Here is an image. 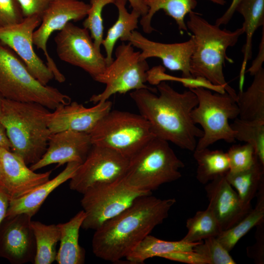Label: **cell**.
<instances>
[{
  "instance_id": "obj_1",
  "label": "cell",
  "mask_w": 264,
  "mask_h": 264,
  "mask_svg": "<svg viewBox=\"0 0 264 264\" xmlns=\"http://www.w3.org/2000/svg\"><path fill=\"white\" fill-rule=\"evenodd\" d=\"M156 86L158 95L141 88L132 91L130 97L156 137L194 151L197 138L203 133L191 117V112L198 103L196 95L189 89L177 92L165 81Z\"/></svg>"
},
{
  "instance_id": "obj_2",
  "label": "cell",
  "mask_w": 264,
  "mask_h": 264,
  "mask_svg": "<svg viewBox=\"0 0 264 264\" xmlns=\"http://www.w3.org/2000/svg\"><path fill=\"white\" fill-rule=\"evenodd\" d=\"M176 202L152 194L143 196L123 212L95 230L92 250L97 257L112 263L119 261L158 225L162 223Z\"/></svg>"
},
{
  "instance_id": "obj_3",
  "label": "cell",
  "mask_w": 264,
  "mask_h": 264,
  "mask_svg": "<svg viewBox=\"0 0 264 264\" xmlns=\"http://www.w3.org/2000/svg\"><path fill=\"white\" fill-rule=\"evenodd\" d=\"M188 15L186 24L194 43L190 64L192 76L203 78L214 85L222 87L236 101L237 93L226 81L223 66L227 58V49L235 45L244 33L243 28L233 31L221 29L194 11Z\"/></svg>"
},
{
  "instance_id": "obj_4",
  "label": "cell",
  "mask_w": 264,
  "mask_h": 264,
  "mask_svg": "<svg viewBox=\"0 0 264 264\" xmlns=\"http://www.w3.org/2000/svg\"><path fill=\"white\" fill-rule=\"evenodd\" d=\"M50 114L48 109L38 103L2 99L0 123L12 152L27 165L38 161L46 151L51 134L48 128Z\"/></svg>"
},
{
  "instance_id": "obj_5",
  "label": "cell",
  "mask_w": 264,
  "mask_h": 264,
  "mask_svg": "<svg viewBox=\"0 0 264 264\" xmlns=\"http://www.w3.org/2000/svg\"><path fill=\"white\" fill-rule=\"evenodd\" d=\"M0 95L15 101L38 103L53 110L71 102L68 95L35 79L21 59L0 41Z\"/></svg>"
},
{
  "instance_id": "obj_6",
  "label": "cell",
  "mask_w": 264,
  "mask_h": 264,
  "mask_svg": "<svg viewBox=\"0 0 264 264\" xmlns=\"http://www.w3.org/2000/svg\"><path fill=\"white\" fill-rule=\"evenodd\" d=\"M184 167L168 142L155 137L129 160L124 180L136 190L152 194L180 178L179 170Z\"/></svg>"
},
{
  "instance_id": "obj_7",
  "label": "cell",
  "mask_w": 264,
  "mask_h": 264,
  "mask_svg": "<svg viewBox=\"0 0 264 264\" xmlns=\"http://www.w3.org/2000/svg\"><path fill=\"white\" fill-rule=\"evenodd\" d=\"M89 134L92 145L112 149L129 159L156 137L141 114L111 110Z\"/></svg>"
},
{
  "instance_id": "obj_8",
  "label": "cell",
  "mask_w": 264,
  "mask_h": 264,
  "mask_svg": "<svg viewBox=\"0 0 264 264\" xmlns=\"http://www.w3.org/2000/svg\"><path fill=\"white\" fill-rule=\"evenodd\" d=\"M197 96V106L191 112L193 122L202 127L203 135L197 141L195 149L208 148L219 140L228 143L235 141V132L229 119L239 117L236 100L226 91L215 92L201 87L189 88Z\"/></svg>"
},
{
  "instance_id": "obj_9",
  "label": "cell",
  "mask_w": 264,
  "mask_h": 264,
  "mask_svg": "<svg viewBox=\"0 0 264 264\" xmlns=\"http://www.w3.org/2000/svg\"><path fill=\"white\" fill-rule=\"evenodd\" d=\"M140 53V51H134L130 43L118 45L115 51V60L94 79L105 84V88L101 93L92 95L89 101L95 104L108 100L114 94H125L141 88L155 92V88L145 84L147 82L149 66L146 60L141 59Z\"/></svg>"
},
{
  "instance_id": "obj_10",
  "label": "cell",
  "mask_w": 264,
  "mask_h": 264,
  "mask_svg": "<svg viewBox=\"0 0 264 264\" xmlns=\"http://www.w3.org/2000/svg\"><path fill=\"white\" fill-rule=\"evenodd\" d=\"M151 194L132 188L124 178L110 184L90 187L83 194L81 200L85 213L81 227L95 230L129 207L138 198Z\"/></svg>"
},
{
  "instance_id": "obj_11",
  "label": "cell",
  "mask_w": 264,
  "mask_h": 264,
  "mask_svg": "<svg viewBox=\"0 0 264 264\" xmlns=\"http://www.w3.org/2000/svg\"><path fill=\"white\" fill-rule=\"evenodd\" d=\"M129 160L112 149L92 145L85 161L69 179V188L83 194L90 187L120 180L125 176Z\"/></svg>"
},
{
  "instance_id": "obj_12",
  "label": "cell",
  "mask_w": 264,
  "mask_h": 264,
  "mask_svg": "<svg viewBox=\"0 0 264 264\" xmlns=\"http://www.w3.org/2000/svg\"><path fill=\"white\" fill-rule=\"evenodd\" d=\"M54 42L60 60L83 69L93 79L108 66L105 57L96 48L89 31L85 28L69 22L55 36Z\"/></svg>"
},
{
  "instance_id": "obj_13",
  "label": "cell",
  "mask_w": 264,
  "mask_h": 264,
  "mask_svg": "<svg viewBox=\"0 0 264 264\" xmlns=\"http://www.w3.org/2000/svg\"><path fill=\"white\" fill-rule=\"evenodd\" d=\"M89 7V4L79 0H53L44 12L40 25L33 33L34 45L43 51L46 65L55 80L60 83L65 82L66 78L49 55L47 43L52 33L61 30L68 22L86 17Z\"/></svg>"
},
{
  "instance_id": "obj_14",
  "label": "cell",
  "mask_w": 264,
  "mask_h": 264,
  "mask_svg": "<svg viewBox=\"0 0 264 264\" xmlns=\"http://www.w3.org/2000/svg\"><path fill=\"white\" fill-rule=\"evenodd\" d=\"M41 20L39 16L32 15L25 17L20 23L0 28V41L21 59L35 79L47 85L54 75L33 48V34Z\"/></svg>"
},
{
  "instance_id": "obj_15",
  "label": "cell",
  "mask_w": 264,
  "mask_h": 264,
  "mask_svg": "<svg viewBox=\"0 0 264 264\" xmlns=\"http://www.w3.org/2000/svg\"><path fill=\"white\" fill-rule=\"evenodd\" d=\"M31 218L20 214L3 219L0 225V257L13 264L33 263L36 244Z\"/></svg>"
},
{
  "instance_id": "obj_16",
  "label": "cell",
  "mask_w": 264,
  "mask_h": 264,
  "mask_svg": "<svg viewBox=\"0 0 264 264\" xmlns=\"http://www.w3.org/2000/svg\"><path fill=\"white\" fill-rule=\"evenodd\" d=\"M127 41L141 50L140 53L141 59L158 58L169 70L181 71L182 77H193L190 72V64L194 49V43L191 37L189 40L181 43L165 44L150 40L140 32L134 30Z\"/></svg>"
},
{
  "instance_id": "obj_17",
  "label": "cell",
  "mask_w": 264,
  "mask_h": 264,
  "mask_svg": "<svg viewBox=\"0 0 264 264\" xmlns=\"http://www.w3.org/2000/svg\"><path fill=\"white\" fill-rule=\"evenodd\" d=\"M92 145L88 133L65 131L52 133L45 152L29 168L36 171L52 164L57 163L59 166L72 162L82 164Z\"/></svg>"
},
{
  "instance_id": "obj_18",
  "label": "cell",
  "mask_w": 264,
  "mask_h": 264,
  "mask_svg": "<svg viewBox=\"0 0 264 264\" xmlns=\"http://www.w3.org/2000/svg\"><path fill=\"white\" fill-rule=\"evenodd\" d=\"M2 189L9 200L22 197L49 179L51 171L37 173L27 167L20 156L0 147Z\"/></svg>"
},
{
  "instance_id": "obj_19",
  "label": "cell",
  "mask_w": 264,
  "mask_h": 264,
  "mask_svg": "<svg viewBox=\"0 0 264 264\" xmlns=\"http://www.w3.org/2000/svg\"><path fill=\"white\" fill-rule=\"evenodd\" d=\"M111 107L112 103L108 100L90 108L76 102H70L51 112L48 128L51 134L65 131L89 133Z\"/></svg>"
},
{
  "instance_id": "obj_20",
  "label": "cell",
  "mask_w": 264,
  "mask_h": 264,
  "mask_svg": "<svg viewBox=\"0 0 264 264\" xmlns=\"http://www.w3.org/2000/svg\"><path fill=\"white\" fill-rule=\"evenodd\" d=\"M205 190L209 201L207 207L216 218L222 231L234 226L251 210L242 205L237 193L225 176L207 183Z\"/></svg>"
},
{
  "instance_id": "obj_21",
  "label": "cell",
  "mask_w": 264,
  "mask_h": 264,
  "mask_svg": "<svg viewBox=\"0 0 264 264\" xmlns=\"http://www.w3.org/2000/svg\"><path fill=\"white\" fill-rule=\"evenodd\" d=\"M81 164L67 163L65 169L52 179H49L28 194L9 200L6 217L20 214L34 216L50 194L60 185L69 180Z\"/></svg>"
},
{
  "instance_id": "obj_22",
  "label": "cell",
  "mask_w": 264,
  "mask_h": 264,
  "mask_svg": "<svg viewBox=\"0 0 264 264\" xmlns=\"http://www.w3.org/2000/svg\"><path fill=\"white\" fill-rule=\"evenodd\" d=\"M207 0L220 5L226 3L225 0ZM145 3L148 11L146 15L141 17L140 23L143 31L148 34L154 30L151 25L152 20L154 15L160 10L175 21L180 31L187 32L185 16L193 11L197 4L196 0H145Z\"/></svg>"
},
{
  "instance_id": "obj_23",
  "label": "cell",
  "mask_w": 264,
  "mask_h": 264,
  "mask_svg": "<svg viewBox=\"0 0 264 264\" xmlns=\"http://www.w3.org/2000/svg\"><path fill=\"white\" fill-rule=\"evenodd\" d=\"M85 218V213L82 210L67 222L57 224L60 232V246L55 260L58 264L84 263L85 253L79 244V236Z\"/></svg>"
},
{
  "instance_id": "obj_24",
  "label": "cell",
  "mask_w": 264,
  "mask_h": 264,
  "mask_svg": "<svg viewBox=\"0 0 264 264\" xmlns=\"http://www.w3.org/2000/svg\"><path fill=\"white\" fill-rule=\"evenodd\" d=\"M127 1V0H116L113 3L118 10V18L108 29L102 44L106 52L108 65L113 60L112 53L117 41L120 39L122 42L127 41L132 32L138 27V19L141 15L133 9L131 12H129L126 7Z\"/></svg>"
},
{
  "instance_id": "obj_25",
  "label": "cell",
  "mask_w": 264,
  "mask_h": 264,
  "mask_svg": "<svg viewBox=\"0 0 264 264\" xmlns=\"http://www.w3.org/2000/svg\"><path fill=\"white\" fill-rule=\"evenodd\" d=\"M239 117L248 121L264 122V69L254 75L251 85L237 95Z\"/></svg>"
},
{
  "instance_id": "obj_26",
  "label": "cell",
  "mask_w": 264,
  "mask_h": 264,
  "mask_svg": "<svg viewBox=\"0 0 264 264\" xmlns=\"http://www.w3.org/2000/svg\"><path fill=\"white\" fill-rule=\"evenodd\" d=\"M225 177L236 189L242 205L251 209V201L264 184V164L257 159L249 168L235 173L228 171Z\"/></svg>"
},
{
  "instance_id": "obj_27",
  "label": "cell",
  "mask_w": 264,
  "mask_h": 264,
  "mask_svg": "<svg viewBox=\"0 0 264 264\" xmlns=\"http://www.w3.org/2000/svg\"><path fill=\"white\" fill-rule=\"evenodd\" d=\"M243 17L242 27L246 35L243 47V58L240 72V84L242 86L244 73L248 60L252 56V38L256 30L264 25V0H242L236 8Z\"/></svg>"
},
{
  "instance_id": "obj_28",
  "label": "cell",
  "mask_w": 264,
  "mask_h": 264,
  "mask_svg": "<svg viewBox=\"0 0 264 264\" xmlns=\"http://www.w3.org/2000/svg\"><path fill=\"white\" fill-rule=\"evenodd\" d=\"M200 242L189 243L183 241H167L150 234L145 237L126 256L130 264H143L154 257H161L170 252L178 251H193Z\"/></svg>"
},
{
  "instance_id": "obj_29",
  "label": "cell",
  "mask_w": 264,
  "mask_h": 264,
  "mask_svg": "<svg viewBox=\"0 0 264 264\" xmlns=\"http://www.w3.org/2000/svg\"><path fill=\"white\" fill-rule=\"evenodd\" d=\"M256 195L257 200L255 208H252L238 223L221 231L217 237L229 252L253 227L264 222V184L260 186Z\"/></svg>"
},
{
  "instance_id": "obj_30",
  "label": "cell",
  "mask_w": 264,
  "mask_h": 264,
  "mask_svg": "<svg viewBox=\"0 0 264 264\" xmlns=\"http://www.w3.org/2000/svg\"><path fill=\"white\" fill-rule=\"evenodd\" d=\"M194 152L193 156L198 164L196 178L200 183L206 184L218 176H225L229 171L226 153L208 148L195 149Z\"/></svg>"
},
{
  "instance_id": "obj_31",
  "label": "cell",
  "mask_w": 264,
  "mask_h": 264,
  "mask_svg": "<svg viewBox=\"0 0 264 264\" xmlns=\"http://www.w3.org/2000/svg\"><path fill=\"white\" fill-rule=\"evenodd\" d=\"M34 236L36 253L34 264H50L56 260V245L60 239V232L57 225H46L38 221L30 222Z\"/></svg>"
},
{
  "instance_id": "obj_32",
  "label": "cell",
  "mask_w": 264,
  "mask_h": 264,
  "mask_svg": "<svg viewBox=\"0 0 264 264\" xmlns=\"http://www.w3.org/2000/svg\"><path fill=\"white\" fill-rule=\"evenodd\" d=\"M186 227L187 233L181 240L189 243L217 237L222 231L216 218L208 207L205 210L198 211L187 219Z\"/></svg>"
},
{
  "instance_id": "obj_33",
  "label": "cell",
  "mask_w": 264,
  "mask_h": 264,
  "mask_svg": "<svg viewBox=\"0 0 264 264\" xmlns=\"http://www.w3.org/2000/svg\"><path fill=\"white\" fill-rule=\"evenodd\" d=\"M230 126L235 140L252 146L257 157L264 164V122L248 121L237 117Z\"/></svg>"
},
{
  "instance_id": "obj_34",
  "label": "cell",
  "mask_w": 264,
  "mask_h": 264,
  "mask_svg": "<svg viewBox=\"0 0 264 264\" xmlns=\"http://www.w3.org/2000/svg\"><path fill=\"white\" fill-rule=\"evenodd\" d=\"M147 82L153 85H157L162 81H174L181 82L189 89L201 87L219 93L225 92L222 87L214 85L203 78H178L167 74L165 72V68L161 66H155L149 69L147 71Z\"/></svg>"
},
{
  "instance_id": "obj_35",
  "label": "cell",
  "mask_w": 264,
  "mask_h": 264,
  "mask_svg": "<svg viewBox=\"0 0 264 264\" xmlns=\"http://www.w3.org/2000/svg\"><path fill=\"white\" fill-rule=\"evenodd\" d=\"M116 0H90V7L84 22V28L88 29L96 48L100 50L104 35L102 16L103 8Z\"/></svg>"
},
{
  "instance_id": "obj_36",
  "label": "cell",
  "mask_w": 264,
  "mask_h": 264,
  "mask_svg": "<svg viewBox=\"0 0 264 264\" xmlns=\"http://www.w3.org/2000/svg\"><path fill=\"white\" fill-rule=\"evenodd\" d=\"M193 250L200 254L207 264H235L236 263L229 252L219 241L217 237H211L200 242Z\"/></svg>"
},
{
  "instance_id": "obj_37",
  "label": "cell",
  "mask_w": 264,
  "mask_h": 264,
  "mask_svg": "<svg viewBox=\"0 0 264 264\" xmlns=\"http://www.w3.org/2000/svg\"><path fill=\"white\" fill-rule=\"evenodd\" d=\"M229 163V172H238L251 167L257 157L255 150L251 145H233L226 152Z\"/></svg>"
},
{
  "instance_id": "obj_38",
  "label": "cell",
  "mask_w": 264,
  "mask_h": 264,
  "mask_svg": "<svg viewBox=\"0 0 264 264\" xmlns=\"http://www.w3.org/2000/svg\"><path fill=\"white\" fill-rule=\"evenodd\" d=\"M24 19L18 0H0V28L20 23Z\"/></svg>"
},
{
  "instance_id": "obj_39",
  "label": "cell",
  "mask_w": 264,
  "mask_h": 264,
  "mask_svg": "<svg viewBox=\"0 0 264 264\" xmlns=\"http://www.w3.org/2000/svg\"><path fill=\"white\" fill-rule=\"evenodd\" d=\"M53 0H18L24 17L38 15L41 17Z\"/></svg>"
},
{
  "instance_id": "obj_40",
  "label": "cell",
  "mask_w": 264,
  "mask_h": 264,
  "mask_svg": "<svg viewBox=\"0 0 264 264\" xmlns=\"http://www.w3.org/2000/svg\"><path fill=\"white\" fill-rule=\"evenodd\" d=\"M161 258L188 264H207L199 254L193 251H178L163 255Z\"/></svg>"
},
{
  "instance_id": "obj_41",
  "label": "cell",
  "mask_w": 264,
  "mask_h": 264,
  "mask_svg": "<svg viewBox=\"0 0 264 264\" xmlns=\"http://www.w3.org/2000/svg\"><path fill=\"white\" fill-rule=\"evenodd\" d=\"M256 233V242L247 248V255L259 264L264 262V222L257 225Z\"/></svg>"
},
{
  "instance_id": "obj_42",
  "label": "cell",
  "mask_w": 264,
  "mask_h": 264,
  "mask_svg": "<svg viewBox=\"0 0 264 264\" xmlns=\"http://www.w3.org/2000/svg\"><path fill=\"white\" fill-rule=\"evenodd\" d=\"M264 61V26H263L262 36L259 46L258 54L253 61L250 67L247 70L251 76H254L261 69L263 68L262 66Z\"/></svg>"
},
{
  "instance_id": "obj_43",
  "label": "cell",
  "mask_w": 264,
  "mask_h": 264,
  "mask_svg": "<svg viewBox=\"0 0 264 264\" xmlns=\"http://www.w3.org/2000/svg\"><path fill=\"white\" fill-rule=\"evenodd\" d=\"M242 0H232V2L224 14L218 18L215 22V24L220 26L227 24L232 18L236 8Z\"/></svg>"
},
{
  "instance_id": "obj_44",
  "label": "cell",
  "mask_w": 264,
  "mask_h": 264,
  "mask_svg": "<svg viewBox=\"0 0 264 264\" xmlns=\"http://www.w3.org/2000/svg\"><path fill=\"white\" fill-rule=\"evenodd\" d=\"M9 199L3 190L0 187V225L6 217L8 210Z\"/></svg>"
},
{
  "instance_id": "obj_45",
  "label": "cell",
  "mask_w": 264,
  "mask_h": 264,
  "mask_svg": "<svg viewBox=\"0 0 264 264\" xmlns=\"http://www.w3.org/2000/svg\"><path fill=\"white\" fill-rule=\"evenodd\" d=\"M130 3L133 10L137 11L141 17L146 15L148 11V7L145 3V0H127Z\"/></svg>"
},
{
  "instance_id": "obj_46",
  "label": "cell",
  "mask_w": 264,
  "mask_h": 264,
  "mask_svg": "<svg viewBox=\"0 0 264 264\" xmlns=\"http://www.w3.org/2000/svg\"><path fill=\"white\" fill-rule=\"evenodd\" d=\"M0 147L10 150L11 144L7 135L5 129L0 123Z\"/></svg>"
},
{
  "instance_id": "obj_47",
  "label": "cell",
  "mask_w": 264,
  "mask_h": 264,
  "mask_svg": "<svg viewBox=\"0 0 264 264\" xmlns=\"http://www.w3.org/2000/svg\"><path fill=\"white\" fill-rule=\"evenodd\" d=\"M2 174L0 162V187L2 188Z\"/></svg>"
},
{
  "instance_id": "obj_48",
  "label": "cell",
  "mask_w": 264,
  "mask_h": 264,
  "mask_svg": "<svg viewBox=\"0 0 264 264\" xmlns=\"http://www.w3.org/2000/svg\"><path fill=\"white\" fill-rule=\"evenodd\" d=\"M3 98L0 95V119L1 116V105H2V100Z\"/></svg>"
}]
</instances>
